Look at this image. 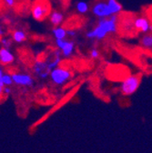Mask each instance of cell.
<instances>
[{
	"instance_id": "obj_1",
	"label": "cell",
	"mask_w": 152,
	"mask_h": 153,
	"mask_svg": "<svg viewBox=\"0 0 152 153\" xmlns=\"http://www.w3.org/2000/svg\"><path fill=\"white\" fill-rule=\"evenodd\" d=\"M119 16L118 15H113L110 17L99 18L97 25L92 29L86 32V38L89 40L101 41L108 36L116 34L118 32Z\"/></svg>"
},
{
	"instance_id": "obj_2",
	"label": "cell",
	"mask_w": 152,
	"mask_h": 153,
	"mask_svg": "<svg viewBox=\"0 0 152 153\" xmlns=\"http://www.w3.org/2000/svg\"><path fill=\"white\" fill-rule=\"evenodd\" d=\"M73 73L67 67L59 66L50 72V81L56 86H64L72 79Z\"/></svg>"
},
{
	"instance_id": "obj_3",
	"label": "cell",
	"mask_w": 152,
	"mask_h": 153,
	"mask_svg": "<svg viewBox=\"0 0 152 153\" xmlns=\"http://www.w3.org/2000/svg\"><path fill=\"white\" fill-rule=\"evenodd\" d=\"M141 78L139 75H130L121 82L120 91L124 96H130L134 94L139 88Z\"/></svg>"
},
{
	"instance_id": "obj_4",
	"label": "cell",
	"mask_w": 152,
	"mask_h": 153,
	"mask_svg": "<svg viewBox=\"0 0 152 153\" xmlns=\"http://www.w3.org/2000/svg\"><path fill=\"white\" fill-rule=\"evenodd\" d=\"M50 6L46 0H36L31 7V15L36 21H44L49 16Z\"/></svg>"
},
{
	"instance_id": "obj_5",
	"label": "cell",
	"mask_w": 152,
	"mask_h": 153,
	"mask_svg": "<svg viewBox=\"0 0 152 153\" xmlns=\"http://www.w3.org/2000/svg\"><path fill=\"white\" fill-rule=\"evenodd\" d=\"M55 45L61 51L64 59L71 57L76 50V42L73 39H55Z\"/></svg>"
},
{
	"instance_id": "obj_6",
	"label": "cell",
	"mask_w": 152,
	"mask_h": 153,
	"mask_svg": "<svg viewBox=\"0 0 152 153\" xmlns=\"http://www.w3.org/2000/svg\"><path fill=\"white\" fill-rule=\"evenodd\" d=\"M90 11L93 14V16H96L98 19L111 16V14L108 10L107 0H96L91 5Z\"/></svg>"
},
{
	"instance_id": "obj_7",
	"label": "cell",
	"mask_w": 152,
	"mask_h": 153,
	"mask_svg": "<svg viewBox=\"0 0 152 153\" xmlns=\"http://www.w3.org/2000/svg\"><path fill=\"white\" fill-rule=\"evenodd\" d=\"M14 84L16 86L32 88L35 85V79L33 76L27 72H14L12 73Z\"/></svg>"
},
{
	"instance_id": "obj_8",
	"label": "cell",
	"mask_w": 152,
	"mask_h": 153,
	"mask_svg": "<svg viewBox=\"0 0 152 153\" xmlns=\"http://www.w3.org/2000/svg\"><path fill=\"white\" fill-rule=\"evenodd\" d=\"M34 75L41 80H47L50 76L51 70L48 68L46 60H36L33 65Z\"/></svg>"
},
{
	"instance_id": "obj_9",
	"label": "cell",
	"mask_w": 152,
	"mask_h": 153,
	"mask_svg": "<svg viewBox=\"0 0 152 153\" xmlns=\"http://www.w3.org/2000/svg\"><path fill=\"white\" fill-rule=\"evenodd\" d=\"M133 27L135 29H137L139 32L147 34V33H152V22L149 19L144 16H137L132 22Z\"/></svg>"
},
{
	"instance_id": "obj_10",
	"label": "cell",
	"mask_w": 152,
	"mask_h": 153,
	"mask_svg": "<svg viewBox=\"0 0 152 153\" xmlns=\"http://www.w3.org/2000/svg\"><path fill=\"white\" fill-rule=\"evenodd\" d=\"M63 59V56H62V53L61 51L58 48L56 50H55L54 52H52L51 54H49L48 57L47 59H45L47 63V66H48V68L50 70L56 68V67L60 66L61 62H62V59Z\"/></svg>"
},
{
	"instance_id": "obj_11",
	"label": "cell",
	"mask_w": 152,
	"mask_h": 153,
	"mask_svg": "<svg viewBox=\"0 0 152 153\" xmlns=\"http://www.w3.org/2000/svg\"><path fill=\"white\" fill-rule=\"evenodd\" d=\"M15 61V55L9 48H0V63L1 66H7L13 64Z\"/></svg>"
},
{
	"instance_id": "obj_12",
	"label": "cell",
	"mask_w": 152,
	"mask_h": 153,
	"mask_svg": "<svg viewBox=\"0 0 152 153\" xmlns=\"http://www.w3.org/2000/svg\"><path fill=\"white\" fill-rule=\"evenodd\" d=\"M14 85L12 74L4 70L3 66L0 68V92H2L5 87H12Z\"/></svg>"
},
{
	"instance_id": "obj_13",
	"label": "cell",
	"mask_w": 152,
	"mask_h": 153,
	"mask_svg": "<svg viewBox=\"0 0 152 153\" xmlns=\"http://www.w3.org/2000/svg\"><path fill=\"white\" fill-rule=\"evenodd\" d=\"M48 18L50 24L53 27H58V26H61V24L63 23L65 19V15L63 12L59 10H53L50 12Z\"/></svg>"
},
{
	"instance_id": "obj_14",
	"label": "cell",
	"mask_w": 152,
	"mask_h": 153,
	"mask_svg": "<svg viewBox=\"0 0 152 153\" xmlns=\"http://www.w3.org/2000/svg\"><path fill=\"white\" fill-rule=\"evenodd\" d=\"M11 37H12V39L14 40L15 43H16V44H21V43H24L27 40V32L24 29H22V28H17V29H15L12 32Z\"/></svg>"
},
{
	"instance_id": "obj_15",
	"label": "cell",
	"mask_w": 152,
	"mask_h": 153,
	"mask_svg": "<svg viewBox=\"0 0 152 153\" xmlns=\"http://www.w3.org/2000/svg\"><path fill=\"white\" fill-rule=\"evenodd\" d=\"M107 3H108V10H109L111 16L119 15L123 10L122 5L118 1V0H107Z\"/></svg>"
},
{
	"instance_id": "obj_16",
	"label": "cell",
	"mask_w": 152,
	"mask_h": 153,
	"mask_svg": "<svg viewBox=\"0 0 152 153\" xmlns=\"http://www.w3.org/2000/svg\"><path fill=\"white\" fill-rule=\"evenodd\" d=\"M51 33L55 39H65L67 37V29L61 26L53 27Z\"/></svg>"
},
{
	"instance_id": "obj_17",
	"label": "cell",
	"mask_w": 152,
	"mask_h": 153,
	"mask_svg": "<svg viewBox=\"0 0 152 153\" xmlns=\"http://www.w3.org/2000/svg\"><path fill=\"white\" fill-rule=\"evenodd\" d=\"M75 8H76V11H77L79 14L86 15L90 11L91 7L89 6V4L87 2L83 1V0H80V1H78L77 3H76Z\"/></svg>"
},
{
	"instance_id": "obj_18",
	"label": "cell",
	"mask_w": 152,
	"mask_h": 153,
	"mask_svg": "<svg viewBox=\"0 0 152 153\" xmlns=\"http://www.w3.org/2000/svg\"><path fill=\"white\" fill-rule=\"evenodd\" d=\"M140 46L146 49H152V33H147L140 38Z\"/></svg>"
},
{
	"instance_id": "obj_19",
	"label": "cell",
	"mask_w": 152,
	"mask_h": 153,
	"mask_svg": "<svg viewBox=\"0 0 152 153\" xmlns=\"http://www.w3.org/2000/svg\"><path fill=\"white\" fill-rule=\"evenodd\" d=\"M13 42H14V40L12 39V37H8V36L1 37V41H0L2 48H9V49H11V48L13 46Z\"/></svg>"
},
{
	"instance_id": "obj_20",
	"label": "cell",
	"mask_w": 152,
	"mask_h": 153,
	"mask_svg": "<svg viewBox=\"0 0 152 153\" xmlns=\"http://www.w3.org/2000/svg\"><path fill=\"white\" fill-rule=\"evenodd\" d=\"M89 57L93 60H97L100 57V51L97 48H92L89 50Z\"/></svg>"
},
{
	"instance_id": "obj_21",
	"label": "cell",
	"mask_w": 152,
	"mask_h": 153,
	"mask_svg": "<svg viewBox=\"0 0 152 153\" xmlns=\"http://www.w3.org/2000/svg\"><path fill=\"white\" fill-rule=\"evenodd\" d=\"M78 36V31L75 29H67V37H71V39H74Z\"/></svg>"
},
{
	"instance_id": "obj_22",
	"label": "cell",
	"mask_w": 152,
	"mask_h": 153,
	"mask_svg": "<svg viewBox=\"0 0 152 153\" xmlns=\"http://www.w3.org/2000/svg\"><path fill=\"white\" fill-rule=\"evenodd\" d=\"M16 0H3L4 4L7 7H14L16 5Z\"/></svg>"
},
{
	"instance_id": "obj_23",
	"label": "cell",
	"mask_w": 152,
	"mask_h": 153,
	"mask_svg": "<svg viewBox=\"0 0 152 153\" xmlns=\"http://www.w3.org/2000/svg\"><path fill=\"white\" fill-rule=\"evenodd\" d=\"M1 93V95H6V96H9V95H11L12 94V88L11 87H5L4 88V89H3V91L2 92H0Z\"/></svg>"
}]
</instances>
